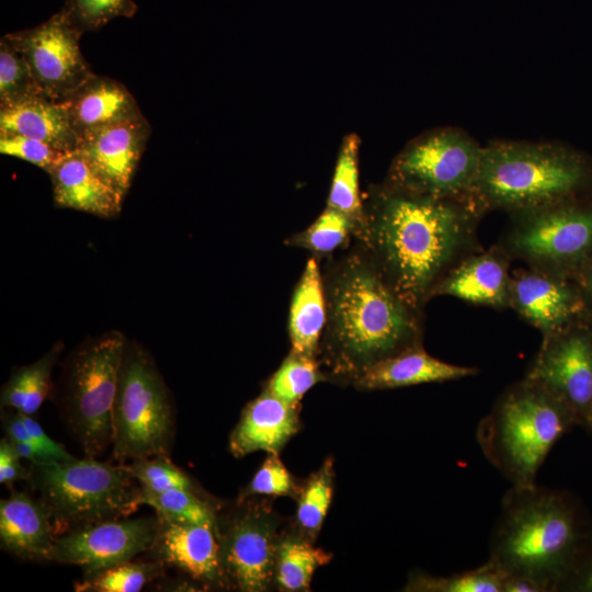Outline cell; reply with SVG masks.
Here are the masks:
<instances>
[{
  "label": "cell",
  "mask_w": 592,
  "mask_h": 592,
  "mask_svg": "<svg viewBox=\"0 0 592 592\" xmlns=\"http://www.w3.org/2000/svg\"><path fill=\"white\" fill-rule=\"evenodd\" d=\"M485 214L473 196L433 197L385 182L363 202L353 240L392 289L424 311L446 274L482 250Z\"/></svg>",
  "instance_id": "obj_1"
},
{
  "label": "cell",
  "mask_w": 592,
  "mask_h": 592,
  "mask_svg": "<svg viewBox=\"0 0 592 592\" xmlns=\"http://www.w3.org/2000/svg\"><path fill=\"white\" fill-rule=\"evenodd\" d=\"M326 260L317 354L326 380L354 385L376 363L422 345L423 311L392 289L354 240Z\"/></svg>",
  "instance_id": "obj_2"
},
{
  "label": "cell",
  "mask_w": 592,
  "mask_h": 592,
  "mask_svg": "<svg viewBox=\"0 0 592 592\" xmlns=\"http://www.w3.org/2000/svg\"><path fill=\"white\" fill-rule=\"evenodd\" d=\"M582 527L560 491L512 487L490 540L489 560L505 576L525 579L539 592L557 591L577 576Z\"/></svg>",
  "instance_id": "obj_3"
},
{
  "label": "cell",
  "mask_w": 592,
  "mask_h": 592,
  "mask_svg": "<svg viewBox=\"0 0 592 592\" xmlns=\"http://www.w3.org/2000/svg\"><path fill=\"white\" fill-rule=\"evenodd\" d=\"M574 424V414L559 398L523 377L480 420L477 441L512 487H531L555 443Z\"/></svg>",
  "instance_id": "obj_4"
},
{
  "label": "cell",
  "mask_w": 592,
  "mask_h": 592,
  "mask_svg": "<svg viewBox=\"0 0 592 592\" xmlns=\"http://www.w3.org/2000/svg\"><path fill=\"white\" fill-rule=\"evenodd\" d=\"M589 180L582 158L561 146L496 141L483 146L473 197L486 213L511 214L577 198Z\"/></svg>",
  "instance_id": "obj_5"
},
{
  "label": "cell",
  "mask_w": 592,
  "mask_h": 592,
  "mask_svg": "<svg viewBox=\"0 0 592 592\" xmlns=\"http://www.w3.org/2000/svg\"><path fill=\"white\" fill-rule=\"evenodd\" d=\"M32 488L46 508L58 536L133 514L140 486L118 466L92 457L31 464Z\"/></svg>",
  "instance_id": "obj_6"
},
{
  "label": "cell",
  "mask_w": 592,
  "mask_h": 592,
  "mask_svg": "<svg viewBox=\"0 0 592 592\" xmlns=\"http://www.w3.org/2000/svg\"><path fill=\"white\" fill-rule=\"evenodd\" d=\"M173 432L170 392L153 358L127 342L113 407V457L124 464L169 456Z\"/></svg>",
  "instance_id": "obj_7"
},
{
  "label": "cell",
  "mask_w": 592,
  "mask_h": 592,
  "mask_svg": "<svg viewBox=\"0 0 592 592\" xmlns=\"http://www.w3.org/2000/svg\"><path fill=\"white\" fill-rule=\"evenodd\" d=\"M127 340L109 331L82 343L66 369L62 409L66 423L87 457L113 442V407Z\"/></svg>",
  "instance_id": "obj_8"
},
{
  "label": "cell",
  "mask_w": 592,
  "mask_h": 592,
  "mask_svg": "<svg viewBox=\"0 0 592 592\" xmlns=\"http://www.w3.org/2000/svg\"><path fill=\"white\" fill-rule=\"evenodd\" d=\"M497 242L526 266L573 280L592 257V205L577 198L509 214Z\"/></svg>",
  "instance_id": "obj_9"
},
{
  "label": "cell",
  "mask_w": 592,
  "mask_h": 592,
  "mask_svg": "<svg viewBox=\"0 0 592 592\" xmlns=\"http://www.w3.org/2000/svg\"><path fill=\"white\" fill-rule=\"evenodd\" d=\"M483 146L457 128H442L409 144L394 160L387 183L433 197L473 196Z\"/></svg>",
  "instance_id": "obj_10"
},
{
  "label": "cell",
  "mask_w": 592,
  "mask_h": 592,
  "mask_svg": "<svg viewBox=\"0 0 592 592\" xmlns=\"http://www.w3.org/2000/svg\"><path fill=\"white\" fill-rule=\"evenodd\" d=\"M525 378L557 398L589 428L592 418V317H583L542 338Z\"/></svg>",
  "instance_id": "obj_11"
},
{
  "label": "cell",
  "mask_w": 592,
  "mask_h": 592,
  "mask_svg": "<svg viewBox=\"0 0 592 592\" xmlns=\"http://www.w3.org/2000/svg\"><path fill=\"white\" fill-rule=\"evenodd\" d=\"M239 508L216 535L229 587L243 592L266 591L274 582L280 536L277 517L267 508L238 501Z\"/></svg>",
  "instance_id": "obj_12"
},
{
  "label": "cell",
  "mask_w": 592,
  "mask_h": 592,
  "mask_svg": "<svg viewBox=\"0 0 592 592\" xmlns=\"http://www.w3.org/2000/svg\"><path fill=\"white\" fill-rule=\"evenodd\" d=\"M41 91L59 103L93 75L80 52L82 33L61 11L32 29L13 32Z\"/></svg>",
  "instance_id": "obj_13"
},
{
  "label": "cell",
  "mask_w": 592,
  "mask_h": 592,
  "mask_svg": "<svg viewBox=\"0 0 592 592\" xmlns=\"http://www.w3.org/2000/svg\"><path fill=\"white\" fill-rule=\"evenodd\" d=\"M159 517L105 521L58 536L48 561L78 566L83 576L132 560L149 551Z\"/></svg>",
  "instance_id": "obj_14"
},
{
  "label": "cell",
  "mask_w": 592,
  "mask_h": 592,
  "mask_svg": "<svg viewBox=\"0 0 592 592\" xmlns=\"http://www.w3.org/2000/svg\"><path fill=\"white\" fill-rule=\"evenodd\" d=\"M510 308L546 338L587 314L576 281L532 267L511 272Z\"/></svg>",
  "instance_id": "obj_15"
},
{
  "label": "cell",
  "mask_w": 592,
  "mask_h": 592,
  "mask_svg": "<svg viewBox=\"0 0 592 592\" xmlns=\"http://www.w3.org/2000/svg\"><path fill=\"white\" fill-rule=\"evenodd\" d=\"M158 517V532L149 549L153 560L183 571L205 587H229L216 530Z\"/></svg>",
  "instance_id": "obj_16"
},
{
  "label": "cell",
  "mask_w": 592,
  "mask_h": 592,
  "mask_svg": "<svg viewBox=\"0 0 592 592\" xmlns=\"http://www.w3.org/2000/svg\"><path fill=\"white\" fill-rule=\"evenodd\" d=\"M151 128L143 115L84 134L77 151L122 196L127 194Z\"/></svg>",
  "instance_id": "obj_17"
},
{
  "label": "cell",
  "mask_w": 592,
  "mask_h": 592,
  "mask_svg": "<svg viewBox=\"0 0 592 592\" xmlns=\"http://www.w3.org/2000/svg\"><path fill=\"white\" fill-rule=\"evenodd\" d=\"M511 262L498 243L475 252L446 274L434 297L452 296L477 306L510 308Z\"/></svg>",
  "instance_id": "obj_18"
},
{
  "label": "cell",
  "mask_w": 592,
  "mask_h": 592,
  "mask_svg": "<svg viewBox=\"0 0 592 592\" xmlns=\"http://www.w3.org/2000/svg\"><path fill=\"white\" fill-rule=\"evenodd\" d=\"M298 428V405L287 403L264 389L242 410L229 448L236 457L257 451L278 454Z\"/></svg>",
  "instance_id": "obj_19"
},
{
  "label": "cell",
  "mask_w": 592,
  "mask_h": 592,
  "mask_svg": "<svg viewBox=\"0 0 592 592\" xmlns=\"http://www.w3.org/2000/svg\"><path fill=\"white\" fill-rule=\"evenodd\" d=\"M78 136L143 116L132 93L112 78L93 73L59 102Z\"/></svg>",
  "instance_id": "obj_20"
},
{
  "label": "cell",
  "mask_w": 592,
  "mask_h": 592,
  "mask_svg": "<svg viewBox=\"0 0 592 592\" xmlns=\"http://www.w3.org/2000/svg\"><path fill=\"white\" fill-rule=\"evenodd\" d=\"M57 535L50 516L37 498L19 491L0 501L1 548L13 556L48 561Z\"/></svg>",
  "instance_id": "obj_21"
},
{
  "label": "cell",
  "mask_w": 592,
  "mask_h": 592,
  "mask_svg": "<svg viewBox=\"0 0 592 592\" xmlns=\"http://www.w3.org/2000/svg\"><path fill=\"white\" fill-rule=\"evenodd\" d=\"M57 206L104 218L119 214L122 196L77 151L66 153L48 172Z\"/></svg>",
  "instance_id": "obj_22"
},
{
  "label": "cell",
  "mask_w": 592,
  "mask_h": 592,
  "mask_svg": "<svg viewBox=\"0 0 592 592\" xmlns=\"http://www.w3.org/2000/svg\"><path fill=\"white\" fill-rule=\"evenodd\" d=\"M477 374L478 368L443 362L420 345L376 363L353 386L361 390L392 389L457 380Z\"/></svg>",
  "instance_id": "obj_23"
},
{
  "label": "cell",
  "mask_w": 592,
  "mask_h": 592,
  "mask_svg": "<svg viewBox=\"0 0 592 592\" xmlns=\"http://www.w3.org/2000/svg\"><path fill=\"white\" fill-rule=\"evenodd\" d=\"M0 133L35 138L66 152L77 150L79 143L62 105L45 94L0 107Z\"/></svg>",
  "instance_id": "obj_24"
},
{
  "label": "cell",
  "mask_w": 592,
  "mask_h": 592,
  "mask_svg": "<svg viewBox=\"0 0 592 592\" xmlns=\"http://www.w3.org/2000/svg\"><path fill=\"white\" fill-rule=\"evenodd\" d=\"M326 317L321 265L312 255L306 263L291 300L288 314L291 351L317 357Z\"/></svg>",
  "instance_id": "obj_25"
},
{
  "label": "cell",
  "mask_w": 592,
  "mask_h": 592,
  "mask_svg": "<svg viewBox=\"0 0 592 592\" xmlns=\"http://www.w3.org/2000/svg\"><path fill=\"white\" fill-rule=\"evenodd\" d=\"M61 350L58 342L34 363L14 368L1 392L2 409L34 415L49 392L52 372Z\"/></svg>",
  "instance_id": "obj_26"
},
{
  "label": "cell",
  "mask_w": 592,
  "mask_h": 592,
  "mask_svg": "<svg viewBox=\"0 0 592 592\" xmlns=\"http://www.w3.org/2000/svg\"><path fill=\"white\" fill-rule=\"evenodd\" d=\"M305 534L280 536L274 581L285 591H306L315 571L328 563L331 554L315 547Z\"/></svg>",
  "instance_id": "obj_27"
},
{
  "label": "cell",
  "mask_w": 592,
  "mask_h": 592,
  "mask_svg": "<svg viewBox=\"0 0 592 592\" xmlns=\"http://www.w3.org/2000/svg\"><path fill=\"white\" fill-rule=\"evenodd\" d=\"M356 232L355 223L329 206L306 229L292 235L285 244L306 249L319 261L348 248Z\"/></svg>",
  "instance_id": "obj_28"
},
{
  "label": "cell",
  "mask_w": 592,
  "mask_h": 592,
  "mask_svg": "<svg viewBox=\"0 0 592 592\" xmlns=\"http://www.w3.org/2000/svg\"><path fill=\"white\" fill-rule=\"evenodd\" d=\"M357 150V138L346 137L340 149L327 205L352 219L356 225V230L363 218Z\"/></svg>",
  "instance_id": "obj_29"
},
{
  "label": "cell",
  "mask_w": 592,
  "mask_h": 592,
  "mask_svg": "<svg viewBox=\"0 0 592 592\" xmlns=\"http://www.w3.org/2000/svg\"><path fill=\"white\" fill-rule=\"evenodd\" d=\"M44 94L13 33L0 39V107Z\"/></svg>",
  "instance_id": "obj_30"
},
{
  "label": "cell",
  "mask_w": 592,
  "mask_h": 592,
  "mask_svg": "<svg viewBox=\"0 0 592 592\" xmlns=\"http://www.w3.org/2000/svg\"><path fill=\"white\" fill-rule=\"evenodd\" d=\"M138 504L149 505L157 515L180 523L198 524L216 530L217 517L197 493L183 489L150 491L140 487Z\"/></svg>",
  "instance_id": "obj_31"
},
{
  "label": "cell",
  "mask_w": 592,
  "mask_h": 592,
  "mask_svg": "<svg viewBox=\"0 0 592 592\" xmlns=\"http://www.w3.org/2000/svg\"><path fill=\"white\" fill-rule=\"evenodd\" d=\"M505 573L493 562L446 577L418 573L409 580L407 590L426 592H503Z\"/></svg>",
  "instance_id": "obj_32"
},
{
  "label": "cell",
  "mask_w": 592,
  "mask_h": 592,
  "mask_svg": "<svg viewBox=\"0 0 592 592\" xmlns=\"http://www.w3.org/2000/svg\"><path fill=\"white\" fill-rule=\"evenodd\" d=\"M325 380L317 357L291 351L264 389L287 403L298 405L311 387Z\"/></svg>",
  "instance_id": "obj_33"
},
{
  "label": "cell",
  "mask_w": 592,
  "mask_h": 592,
  "mask_svg": "<svg viewBox=\"0 0 592 592\" xmlns=\"http://www.w3.org/2000/svg\"><path fill=\"white\" fill-rule=\"evenodd\" d=\"M164 565L152 560L149 562L126 561L96 573L83 576L75 584L78 592H138L149 581L160 577Z\"/></svg>",
  "instance_id": "obj_34"
},
{
  "label": "cell",
  "mask_w": 592,
  "mask_h": 592,
  "mask_svg": "<svg viewBox=\"0 0 592 592\" xmlns=\"http://www.w3.org/2000/svg\"><path fill=\"white\" fill-rule=\"evenodd\" d=\"M333 493V465L328 458L311 475L299 492L297 523L306 536L312 538L321 528Z\"/></svg>",
  "instance_id": "obj_35"
},
{
  "label": "cell",
  "mask_w": 592,
  "mask_h": 592,
  "mask_svg": "<svg viewBox=\"0 0 592 592\" xmlns=\"http://www.w3.org/2000/svg\"><path fill=\"white\" fill-rule=\"evenodd\" d=\"M137 9L133 0H65L60 11L83 34L98 31L116 18H132Z\"/></svg>",
  "instance_id": "obj_36"
},
{
  "label": "cell",
  "mask_w": 592,
  "mask_h": 592,
  "mask_svg": "<svg viewBox=\"0 0 592 592\" xmlns=\"http://www.w3.org/2000/svg\"><path fill=\"white\" fill-rule=\"evenodd\" d=\"M125 467L144 489L150 491L183 489L197 493L191 478L175 466L169 456L139 458L132 460Z\"/></svg>",
  "instance_id": "obj_37"
},
{
  "label": "cell",
  "mask_w": 592,
  "mask_h": 592,
  "mask_svg": "<svg viewBox=\"0 0 592 592\" xmlns=\"http://www.w3.org/2000/svg\"><path fill=\"white\" fill-rule=\"evenodd\" d=\"M296 486L277 454H270L250 483L240 492L238 501L253 496H293Z\"/></svg>",
  "instance_id": "obj_38"
},
{
  "label": "cell",
  "mask_w": 592,
  "mask_h": 592,
  "mask_svg": "<svg viewBox=\"0 0 592 592\" xmlns=\"http://www.w3.org/2000/svg\"><path fill=\"white\" fill-rule=\"evenodd\" d=\"M0 152L31 162L47 173L68 153L42 140L13 133H0Z\"/></svg>",
  "instance_id": "obj_39"
},
{
  "label": "cell",
  "mask_w": 592,
  "mask_h": 592,
  "mask_svg": "<svg viewBox=\"0 0 592 592\" xmlns=\"http://www.w3.org/2000/svg\"><path fill=\"white\" fill-rule=\"evenodd\" d=\"M22 413V412H21ZM22 418L32 437L33 444L50 460L65 462L76 458L61 444L52 440L33 415L22 413Z\"/></svg>",
  "instance_id": "obj_40"
},
{
  "label": "cell",
  "mask_w": 592,
  "mask_h": 592,
  "mask_svg": "<svg viewBox=\"0 0 592 592\" xmlns=\"http://www.w3.org/2000/svg\"><path fill=\"white\" fill-rule=\"evenodd\" d=\"M21 457L16 454L10 440L4 436L0 441V482L11 487L20 480H29L30 469L21 464Z\"/></svg>",
  "instance_id": "obj_41"
},
{
  "label": "cell",
  "mask_w": 592,
  "mask_h": 592,
  "mask_svg": "<svg viewBox=\"0 0 592 592\" xmlns=\"http://www.w3.org/2000/svg\"><path fill=\"white\" fill-rule=\"evenodd\" d=\"M582 294L587 314L592 317V257L574 278Z\"/></svg>",
  "instance_id": "obj_42"
},
{
  "label": "cell",
  "mask_w": 592,
  "mask_h": 592,
  "mask_svg": "<svg viewBox=\"0 0 592 592\" xmlns=\"http://www.w3.org/2000/svg\"><path fill=\"white\" fill-rule=\"evenodd\" d=\"M12 447L16 454L31 464L50 462L33 443L11 441Z\"/></svg>",
  "instance_id": "obj_43"
},
{
  "label": "cell",
  "mask_w": 592,
  "mask_h": 592,
  "mask_svg": "<svg viewBox=\"0 0 592 592\" xmlns=\"http://www.w3.org/2000/svg\"><path fill=\"white\" fill-rule=\"evenodd\" d=\"M579 587L583 591L592 592V561L583 572L581 584Z\"/></svg>",
  "instance_id": "obj_44"
},
{
  "label": "cell",
  "mask_w": 592,
  "mask_h": 592,
  "mask_svg": "<svg viewBox=\"0 0 592 592\" xmlns=\"http://www.w3.org/2000/svg\"><path fill=\"white\" fill-rule=\"evenodd\" d=\"M589 429L592 430V418H591V422H590Z\"/></svg>",
  "instance_id": "obj_45"
}]
</instances>
